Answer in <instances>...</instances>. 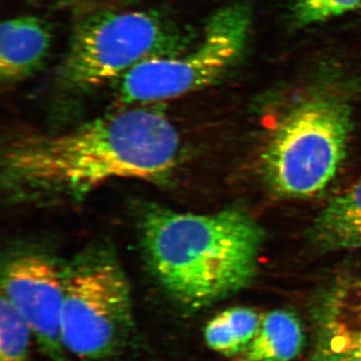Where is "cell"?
<instances>
[{
    "mask_svg": "<svg viewBox=\"0 0 361 361\" xmlns=\"http://www.w3.org/2000/svg\"><path fill=\"white\" fill-rule=\"evenodd\" d=\"M179 133L161 108L132 106L66 132L11 141L1 183L18 201L80 200L115 179L160 180L180 158Z\"/></svg>",
    "mask_w": 361,
    "mask_h": 361,
    "instance_id": "1",
    "label": "cell"
},
{
    "mask_svg": "<svg viewBox=\"0 0 361 361\" xmlns=\"http://www.w3.org/2000/svg\"><path fill=\"white\" fill-rule=\"evenodd\" d=\"M142 249L171 296L200 310L246 288L257 275L264 230L248 214L152 208L140 225Z\"/></svg>",
    "mask_w": 361,
    "mask_h": 361,
    "instance_id": "2",
    "label": "cell"
},
{
    "mask_svg": "<svg viewBox=\"0 0 361 361\" xmlns=\"http://www.w3.org/2000/svg\"><path fill=\"white\" fill-rule=\"evenodd\" d=\"M182 30L155 11H99L75 25L58 71L68 89H96L148 59L188 49Z\"/></svg>",
    "mask_w": 361,
    "mask_h": 361,
    "instance_id": "3",
    "label": "cell"
},
{
    "mask_svg": "<svg viewBox=\"0 0 361 361\" xmlns=\"http://www.w3.org/2000/svg\"><path fill=\"white\" fill-rule=\"evenodd\" d=\"M351 130L350 106L336 97H314L292 109L261 155L266 184L286 198L322 193L345 159Z\"/></svg>",
    "mask_w": 361,
    "mask_h": 361,
    "instance_id": "4",
    "label": "cell"
},
{
    "mask_svg": "<svg viewBox=\"0 0 361 361\" xmlns=\"http://www.w3.org/2000/svg\"><path fill=\"white\" fill-rule=\"evenodd\" d=\"M248 4L234 2L207 20L201 39L174 56L142 61L120 80L118 99L126 106H149L218 84L239 65L252 30Z\"/></svg>",
    "mask_w": 361,
    "mask_h": 361,
    "instance_id": "5",
    "label": "cell"
},
{
    "mask_svg": "<svg viewBox=\"0 0 361 361\" xmlns=\"http://www.w3.org/2000/svg\"><path fill=\"white\" fill-rule=\"evenodd\" d=\"M134 326L132 294L120 265L97 257L65 277L63 342L82 361H102L120 353Z\"/></svg>",
    "mask_w": 361,
    "mask_h": 361,
    "instance_id": "6",
    "label": "cell"
},
{
    "mask_svg": "<svg viewBox=\"0 0 361 361\" xmlns=\"http://www.w3.org/2000/svg\"><path fill=\"white\" fill-rule=\"evenodd\" d=\"M2 293L25 320L32 336L54 361H66L63 342L65 276L49 259L25 254L2 273Z\"/></svg>",
    "mask_w": 361,
    "mask_h": 361,
    "instance_id": "7",
    "label": "cell"
},
{
    "mask_svg": "<svg viewBox=\"0 0 361 361\" xmlns=\"http://www.w3.org/2000/svg\"><path fill=\"white\" fill-rule=\"evenodd\" d=\"M310 361H361V277L337 278L311 310Z\"/></svg>",
    "mask_w": 361,
    "mask_h": 361,
    "instance_id": "8",
    "label": "cell"
},
{
    "mask_svg": "<svg viewBox=\"0 0 361 361\" xmlns=\"http://www.w3.org/2000/svg\"><path fill=\"white\" fill-rule=\"evenodd\" d=\"M52 44L49 23L33 16L2 21L0 27V78L14 84L40 70Z\"/></svg>",
    "mask_w": 361,
    "mask_h": 361,
    "instance_id": "9",
    "label": "cell"
},
{
    "mask_svg": "<svg viewBox=\"0 0 361 361\" xmlns=\"http://www.w3.org/2000/svg\"><path fill=\"white\" fill-rule=\"evenodd\" d=\"M310 235L316 246L326 250L361 249V178L329 202Z\"/></svg>",
    "mask_w": 361,
    "mask_h": 361,
    "instance_id": "10",
    "label": "cell"
},
{
    "mask_svg": "<svg viewBox=\"0 0 361 361\" xmlns=\"http://www.w3.org/2000/svg\"><path fill=\"white\" fill-rule=\"evenodd\" d=\"M300 320L288 310L270 311L262 315L255 338L235 361H293L304 346Z\"/></svg>",
    "mask_w": 361,
    "mask_h": 361,
    "instance_id": "11",
    "label": "cell"
},
{
    "mask_svg": "<svg viewBox=\"0 0 361 361\" xmlns=\"http://www.w3.org/2000/svg\"><path fill=\"white\" fill-rule=\"evenodd\" d=\"M262 315L249 307H232L213 317L204 330L209 348L236 360L255 338Z\"/></svg>",
    "mask_w": 361,
    "mask_h": 361,
    "instance_id": "12",
    "label": "cell"
},
{
    "mask_svg": "<svg viewBox=\"0 0 361 361\" xmlns=\"http://www.w3.org/2000/svg\"><path fill=\"white\" fill-rule=\"evenodd\" d=\"M32 332L25 320L1 295L0 301V361H27Z\"/></svg>",
    "mask_w": 361,
    "mask_h": 361,
    "instance_id": "13",
    "label": "cell"
},
{
    "mask_svg": "<svg viewBox=\"0 0 361 361\" xmlns=\"http://www.w3.org/2000/svg\"><path fill=\"white\" fill-rule=\"evenodd\" d=\"M360 4L361 0H291L292 18L300 26L317 25L350 13Z\"/></svg>",
    "mask_w": 361,
    "mask_h": 361,
    "instance_id": "14",
    "label": "cell"
}]
</instances>
